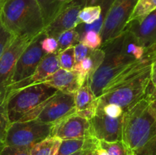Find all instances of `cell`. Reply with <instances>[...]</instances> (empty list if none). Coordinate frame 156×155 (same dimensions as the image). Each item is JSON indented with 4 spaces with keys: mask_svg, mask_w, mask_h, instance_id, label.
<instances>
[{
    "mask_svg": "<svg viewBox=\"0 0 156 155\" xmlns=\"http://www.w3.org/2000/svg\"><path fill=\"white\" fill-rule=\"evenodd\" d=\"M95 150H96V154L97 155H109L106 150H105V149L102 148V147H99V145L98 147L96 148Z\"/></svg>",
    "mask_w": 156,
    "mask_h": 155,
    "instance_id": "d590c367",
    "label": "cell"
},
{
    "mask_svg": "<svg viewBox=\"0 0 156 155\" xmlns=\"http://www.w3.org/2000/svg\"><path fill=\"white\" fill-rule=\"evenodd\" d=\"M73 113H76L74 94L58 91L49 99L36 120L56 124Z\"/></svg>",
    "mask_w": 156,
    "mask_h": 155,
    "instance_id": "30bf717a",
    "label": "cell"
},
{
    "mask_svg": "<svg viewBox=\"0 0 156 155\" xmlns=\"http://www.w3.org/2000/svg\"><path fill=\"white\" fill-rule=\"evenodd\" d=\"M86 6L85 0H73L63 6L54 19L44 28L47 36L57 38L66 30L75 29L82 24L79 18L81 9Z\"/></svg>",
    "mask_w": 156,
    "mask_h": 155,
    "instance_id": "8fae6325",
    "label": "cell"
},
{
    "mask_svg": "<svg viewBox=\"0 0 156 155\" xmlns=\"http://www.w3.org/2000/svg\"><path fill=\"white\" fill-rule=\"evenodd\" d=\"M85 4L87 5H98L101 0H85Z\"/></svg>",
    "mask_w": 156,
    "mask_h": 155,
    "instance_id": "74e56055",
    "label": "cell"
},
{
    "mask_svg": "<svg viewBox=\"0 0 156 155\" xmlns=\"http://www.w3.org/2000/svg\"><path fill=\"white\" fill-rule=\"evenodd\" d=\"M93 135L98 141L114 142L122 141L123 115L111 118L104 112L101 107L98 106L95 115L90 119Z\"/></svg>",
    "mask_w": 156,
    "mask_h": 155,
    "instance_id": "7c38bea8",
    "label": "cell"
},
{
    "mask_svg": "<svg viewBox=\"0 0 156 155\" xmlns=\"http://www.w3.org/2000/svg\"><path fill=\"white\" fill-rule=\"evenodd\" d=\"M151 84L156 89V58L151 65Z\"/></svg>",
    "mask_w": 156,
    "mask_h": 155,
    "instance_id": "e575fe53",
    "label": "cell"
},
{
    "mask_svg": "<svg viewBox=\"0 0 156 155\" xmlns=\"http://www.w3.org/2000/svg\"><path fill=\"white\" fill-rule=\"evenodd\" d=\"M41 47L46 54H52L58 50L57 40L52 36H44L41 40Z\"/></svg>",
    "mask_w": 156,
    "mask_h": 155,
    "instance_id": "4dcf8cb0",
    "label": "cell"
},
{
    "mask_svg": "<svg viewBox=\"0 0 156 155\" xmlns=\"http://www.w3.org/2000/svg\"><path fill=\"white\" fill-rule=\"evenodd\" d=\"M0 155H30V152L28 149L12 146H5L0 150Z\"/></svg>",
    "mask_w": 156,
    "mask_h": 155,
    "instance_id": "836d02e7",
    "label": "cell"
},
{
    "mask_svg": "<svg viewBox=\"0 0 156 155\" xmlns=\"http://www.w3.org/2000/svg\"><path fill=\"white\" fill-rule=\"evenodd\" d=\"M56 40L58 42L57 53H59L69 47L75 46L76 44L79 43L80 34L76 29H71L61 33Z\"/></svg>",
    "mask_w": 156,
    "mask_h": 155,
    "instance_id": "cb8c5ba5",
    "label": "cell"
},
{
    "mask_svg": "<svg viewBox=\"0 0 156 155\" xmlns=\"http://www.w3.org/2000/svg\"><path fill=\"white\" fill-rule=\"evenodd\" d=\"M101 12L100 5L85 6L79 12V18L82 24H92L100 18Z\"/></svg>",
    "mask_w": 156,
    "mask_h": 155,
    "instance_id": "d4e9b609",
    "label": "cell"
},
{
    "mask_svg": "<svg viewBox=\"0 0 156 155\" xmlns=\"http://www.w3.org/2000/svg\"><path fill=\"white\" fill-rule=\"evenodd\" d=\"M122 141L129 155H156V89L152 86L123 112Z\"/></svg>",
    "mask_w": 156,
    "mask_h": 155,
    "instance_id": "6da1fadb",
    "label": "cell"
},
{
    "mask_svg": "<svg viewBox=\"0 0 156 155\" xmlns=\"http://www.w3.org/2000/svg\"><path fill=\"white\" fill-rule=\"evenodd\" d=\"M156 9V0H138L129 21L140 22Z\"/></svg>",
    "mask_w": 156,
    "mask_h": 155,
    "instance_id": "7402d4cb",
    "label": "cell"
},
{
    "mask_svg": "<svg viewBox=\"0 0 156 155\" xmlns=\"http://www.w3.org/2000/svg\"><path fill=\"white\" fill-rule=\"evenodd\" d=\"M34 37L15 36L0 58V105L3 104L7 88L18 58Z\"/></svg>",
    "mask_w": 156,
    "mask_h": 155,
    "instance_id": "9c48e42d",
    "label": "cell"
},
{
    "mask_svg": "<svg viewBox=\"0 0 156 155\" xmlns=\"http://www.w3.org/2000/svg\"><path fill=\"white\" fill-rule=\"evenodd\" d=\"M101 108L104 112L111 118H118V117L122 116L123 115V112H124L123 109L120 106L114 104V103L107 104Z\"/></svg>",
    "mask_w": 156,
    "mask_h": 155,
    "instance_id": "1f68e13d",
    "label": "cell"
},
{
    "mask_svg": "<svg viewBox=\"0 0 156 155\" xmlns=\"http://www.w3.org/2000/svg\"><path fill=\"white\" fill-rule=\"evenodd\" d=\"M15 37V35L6 27L3 23L0 13V58Z\"/></svg>",
    "mask_w": 156,
    "mask_h": 155,
    "instance_id": "f1b7e54d",
    "label": "cell"
},
{
    "mask_svg": "<svg viewBox=\"0 0 156 155\" xmlns=\"http://www.w3.org/2000/svg\"><path fill=\"white\" fill-rule=\"evenodd\" d=\"M85 81L82 80L73 71L59 68L41 83L53 87L62 92L75 94Z\"/></svg>",
    "mask_w": 156,
    "mask_h": 155,
    "instance_id": "e0dca14e",
    "label": "cell"
},
{
    "mask_svg": "<svg viewBox=\"0 0 156 155\" xmlns=\"http://www.w3.org/2000/svg\"><path fill=\"white\" fill-rule=\"evenodd\" d=\"M59 68L60 67H59L57 52L52 53V54H46L44 57L41 59V62L37 67L34 72L30 77L8 88L5 97L7 96V94L12 91H17V90L24 88L32 84L41 83L47 78H48L55 71H57Z\"/></svg>",
    "mask_w": 156,
    "mask_h": 155,
    "instance_id": "5bb4252c",
    "label": "cell"
},
{
    "mask_svg": "<svg viewBox=\"0 0 156 155\" xmlns=\"http://www.w3.org/2000/svg\"><path fill=\"white\" fill-rule=\"evenodd\" d=\"M124 37L122 44V53L128 56L133 57L136 60L142 59L147 53L148 49L142 46L136 38L127 30H123Z\"/></svg>",
    "mask_w": 156,
    "mask_h": 155,
    "instance_id": "ffe728a7",
    "label": "cell"
},
{
    "mask_svg": "<svg viewBox=\"0 0 156 155\" xmlns=\"http://www.w3.org/2000/svg\"><path fill=\"white\" fill-rule=\"evenodd\" d=\"M59 67L68 71H73L76 64L74 54V46L69 47L58 53Z\"/></svg>",
    "mask_w": 156,
    "mask_h": 155,
    "instance_id": "484cf974",
    "label": "cell"
},
{
    "mask_svg": "<svg viewBox=\"0 0 156 155\" xmlns=\"http://www.w3.org/2000/svg\"><path fill=\"white\" fill-rule=\"evenodd\" d=\"M54 124L36 119L9 123L6 131L5 146L30 150L37 143L51 136Z\"/></svg>",
    "mask_w": 156,
    "mask_h": 155,
    "instance_id": "8992f818",
    "label": "cell"
},
{
    "mask_svg": "<svg viewBox=\"0 0 156 155\" xmlns=\"http://www.w3.org/2000/svg\"><path fill=\"white\" fill-rule=\"evenodd\" d=\"M99 147L107 150L109 155H129L127 150L122 141L108 142V141H99Z\"/></svg>",
    "mask_w": 156,
    "mask_h": 155,
    "instance_id": "83f0119b",
    "label": "cell"
},
{
    "mask_svg": "<svg viewBox=\"0 0 156 155\" xmlns=\"http://www.w3.org/2000/svg\"><path fill=\"white\" fill-rule=\"evenodd\" d=\"M79 43H82L91 50L101 48L102 45V38L101 34L96 31L90 30L80 36Z\"/></svg>",
    "mask_w": 156,
    "mask_h": 155,
    "instance_id": "4316f807",
    "label": "cell"
},
{
    "mask_svg": "<svg viewBox=\"0 0 156 155\" xmlns=\"http://www.w3.org/2000/svg\"><path fill=\"white\" fill-rule=\"evenodd\" d=\"M95 150V149H94ZM93 150H81L79 151L76 152V153H73L70 155H87L90 151H91Z\"/></svg>",
    "mask_w": 156,
    "mask_h": 155,
    "instance_id": "8d00e7d4",
    "label": "cell"
},
{
    "mask_svg": "<svg viewBox=\"0 0 156 155\" xmlns=\"http://www.w3.org/2000/svg\"><path fill=\"white\" fill-rule=\"evenodd\" d=\"M99 141L95 138L62 140L56 155H70L81 150H94Z\"/></svg>",
    "mask_w": 156,
    "mask_h": 155,
    "instance_id": "d6986e66",
    "label": "cell"
},
{
    "mask_svg": "<svg viewBox=\"0 0 156 155\" xmlns=\"http://www.w3.org/2000/svg\"><path fill=\"white\" fill-rule=\"evenodd\" d=\"M5 0H0V6L2 5V4L5 2Z\"/></svg>",
    "mask_w": 156,
    "mask_h": 155,
    "instance_id": "ab89813d",
    "label": "cell"
},
{
    "mask_svg": "<svg viewBox=\"0 0 156 155\" xmlns=\"http://www.w3.org/2000/svg\"><path fill=\"white\" fill-rule=\"evenodd\" d=\"M123 37L124 32L123 31L120 36L101 46L105 52V59L89 80L90 88L97 98L101 95L105 88L116 76L132 62L136 61L122 53Z\"/></svg>",
    "mask_w": 156,
    "mask_h": 155,
    "instance_id": "3957f363",
    "label": "cell"
},
{
    "mask_svg": "<svg viewBox=\"0 0 156 155\" xmlns=\"http://www.w3.org/2000/svg\"><path fill=\"white\" fill-rule=\"evenodd\" d=\"M62 140L55 136H49L32 146L30 155H56Z\"/></svg>",
    "mask_w": 156,
    "mask_h": 155,
    "instance_id": "44dd1931",
    "label": "cell"
},
{
    "mask_svg": "<svg viewBox=\"0 0 156 155\" xmlns=\"http://www.w3.org/2000/svg\"><path fill=\"white\" fill-rule=\"evenodd\" d=\"M124 30L130 32L138 42L146 48L156 44V9L140 22L132 21L126 24Z\"/></svg>",
    "mask_w": 156,
    "mask_h": 155,
    "instance_id": "9a60e30c",
    "label": "cell"
},
{
    "mask_svg": "<svg viewBox=\"0 0 156 155\" xmlns=\"http://www.w3.org/2000/svg\"><path fill=\"white\" fill-rule=\"evenodd\" d=\"M95 150H96V149H95ZM91 150V151H90L89 153H88L87 155H97V154H96V150Z\"/></svg>",
    "mask_w": 156,
    "mask_h": 155,
    "instance_id": "f35d334b",
    "label": "cell"
},
{
    "mask_svg": "<svg viewBox=\"0 0 156 155\" xmlns=\"http://www.w3.org/2000/svg\"><path fill=\"white\" fill-rule=\"evenodd\" d=\"M76 113L90 120L94 117L98 106V100L94 96L87 78L82 86L74 94Z\"/></svg>",
    "mask_w": 156,
    "mask_h": 155,
    "instance_id": "2e32d148",
    "label": "cell"
},
{
    "mask_svg": "<svg viewBox=\"0 0 156 155\" xmlns=\"http://www.w3.org/2000/svg\"><path fill=\"white\" fill-rule=\"evenodd\" d=\"M0 8H1V6H0Z\"/></svg>",
    "mask_w": 156,
    "mask_h": 155,
    "instance_id": "60d3db41",
    "label": "cell"
},
{
    "mask_svg": "<svg viewBox=\"0 0 156 155\" xmlns=\"http://www.w3.org/2000/svg\"><path fill=\"white\" fill-rule=\"evenodd\" d=\"M51 136L57 137L61 140L94 138L90 120L76 113L72 114L54 124Z\"/></svg>",
    "mask_w": 156,
    "mask_h": 155,
    "instance_id": "4fadbf2b",
    "label": "cell"
},
{
    "mask_svg": "<svg viewBox=\"0 0 156 155\" xmlns=\"http://www.w3.org/2000/svg\"><path fill=\"white\" fill-rule=\"evenodd\" d=\"M44 36H46V34L44 30H43L34 36L27 48L21 53L17 61L8 88L25 80L34 72L41 59L46 55L41 44Z\"/></svg>",
    "mask_w": 156,
    "mask_h": 155,
    "instance_id": "ba28073f",
    "label": "cell"
},
{
    "mask_svg": "<svg viewBox=\"0 0 156 155\" xmlns=\"http://www.w3.org/2000/svg\"><path fill=\"white\" fill-rule=\"evenodd\" d=\"M150 84L151 67L133 78L105 88L98 98V106L103 107L114 103L120 106L124 112L144 97Z\"/></svg>",
    "mask_w": 156,
    "mask_h": 155,
    "instance_id": "277c9868",
    "label": "cell"
},
{
    "mask_svg": "<svg viewBox=\"0 0 156 155\" xmlns=\"http://www.w3.org/2000/svg\"><path fill=\"white\" fill-rule=\"evenodd\" d=\"M138 0H114L101 30L102 44L117 37L126 27Z\"/></svg>",
    "mask_w": 156,
    "mask_h": 155,
    "instance_id": "52a82bcc",
    "label": "cell"
},
{
    "mask_svg": "<svg viewBox=\"0 0 156 155\" xmlns=\"http://www.w3.org/2000/svg\"><path fill=\"white\" fill-rule=\"evenodd\" d=\"M44 15L50 18H55L67 3L73 0H36Z\"/></svg>",
    "mask_w": 156,
    "mask_h": 155,
    "instance_id": "603a6c76",
    "label": "cell"
},
{
    "mask_svg": "<svg viewBox=\"0 0 156 155\" xmlns=\"http://www.w3.org/2000/svg\"><path fill=\"white\" fill-rule=\"evenodd\" d=\"M9 125V119L6 113L5 107L3 103L0 105V150L5 146L6 131Z\"/></svg>",
    "mask_w": 156,
    "mask_h": 155,
    "instance_id": "f546056e",
    "label": "cell"
},
{
    "mask_svg": "<svg viewBox=\"0 0 156 155\" xmlns=\"http://www.w3.org/2000/svg\"><path fill=\"white\" fill-rule=\"evenodd\" d=\"M105 52L101 48L91 50L89 54L79 63L75 64L73 71L82 80L85 81L87 78L91 79L96 70L101 65L105 59Z\"/></svg>",
    "mask_w": 156,
    "mask_h": 155,
    "instance_id": "ac0fdd59",
    "label": "cell"
},
{
    "mask_svg": "<svg viewBox=\"0 0 156 155\" xmlns=\"http://www.w3.org/2000/svg\"><path fill=\"white\" fill-rule=\"evenodd\" d=\"M90 51H91V49L88 48V47L85 46V45H83L81 43L76 44L74 46V54L76 64L79 63L82 59H85L89 54Z\"/></svg>",
    "mask_w": 156,
    "mask_h": 155,
    "instance_id": "d6a6232c",
    "label": "cell"
},
{
    "mask_svg": "<svg viewBox=\"0 0 156 155\" xmlns=\"http://www.w3.org/2000/svg\"><path fill=\"white\" fill-rule=\"evenodd\" d=\"M0 13L5 25L15 36L34 37L45 28L36 0H5Z\"/></svg>",
    "mask_w": 156,
    "mask_h": 155,
    "instance_id": "7a4b0ae2",
    "label": "cell"
},
{
    "mask_svg": "<svg viewBox=\"0 0 156 155\" xmlns=\"http://www.w3.org/2000/svg\"><path fill=\"white\" fill-rule=\"evenodd\" d=\"M57 91L53 87L38 83L9 93L4 101L9 123L18 121L23 115L53 97Z\"/></svg>",
    "mask_w": 156,
    "mask_h": 155,
    "instance_id": "5b68a950",
    "label": "cell"
}]
</instances>
